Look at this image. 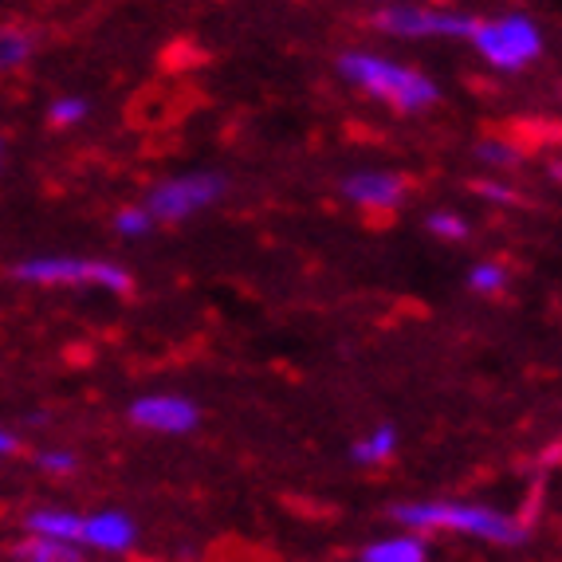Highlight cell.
Instances as JSON below:
<instances>
[{
  "instance_id": "cell-1",
  "label": "cell",
  "mask_w": 562,
  "mask_h": 562,
  "mask_svg": "<svg viewBox=\"0 0 562 562\" xmlns=\"http://www.w3.org/2000/svg\"><path fill=\"white\" fill-rule=\"evenodd\" d=\"M338 76L362 94H370V99L394 106L402 114H422L441 99V87L432 83L425 71H417V67L402 64L394 56H382V52H366V47L338 56Z\"/></svg>"
},
{
  "instance_id": "cell-2",
  "label": "cell",
  "mask_w": 562,
  "mask_h": 562,
  "mask_svg": "<svg viewBox=\"0 0 562 562\" xmlns=\"http://www.w3.org/2000/svg\"><path fill=\"white\" fill-rule=\"evenodd\" d=\"M390 516L409 531H460L476 535L487 543H507L516 547L527 539V527L519 519L504 516L496 507L484 504H452V499H425V504H397Z\"/></svg>"
},
{
  "instance_id": "cell-3",
  "label": "cell",
  "mask_w": 562,
  "mask_h": 562,
  "mask_svg": "<svg viewBox=\"0 0 562 562\" xmlns=\"http://www.w3.org/2000/svg\"><path fill=\"white\" fill-rule=\"evenodd\" d=\"M20 283L32 288H94L126 295L131 291V272L111 260H87V256H29L12 268Z\"/></svg>"
},
{
  "instance_id": "cell-4",
  "label": "cell",
  "mask_w": 562,
  "mask_h": 562,
  "mask_svg": "<svg viewBox=\"0 0 562 562\" xmlns=\"http://www.w3.org/2000/svg\"><path fill=\"white\" fill-rule=\"evenodd\" d=\"M469 44L484 64L499 71H524L543 56V29L524 12H504V16L476 20Z\"/></svg>"
},
{
  "instance_id": "cell-5",
  "label": "cell",
  "mask_w": 562,
  "mask_h": 562,
  "mask_svg": "<svg viewBox=\"0 0 562 562\" xmlns=\"http://www.w3.org/2000/svg\"><path fill=\"white\" fill-rule=\"evenodd\" d=\"M374 29L397 40H469L476 20L460 9H445V4H382L374 12Z\"/></svg>"
},
{
  "instance_id": "cell-6",
  "label": "cell",
  "mask_w": 562,
  "mask_h": 562,
  "mask_svg": "<svg viewBox=\"0 0 562 562\" xmlns=\"http://www.w3.org/2000/svg\"><path fill=\"white\" fill-rule=\"evenodd\" d=\"M225 198V178L221 173H181V178H166L150 189L146 209H150L154 221H186V216L201 213L213 201Z\"/></svg>"
},
{
  "instance_id": "cell-7",
  "label": "cell",
  "mask_w": 562,
  "mask_h": 562,
  "mask_svg": "<svg viewBox=\"0 0 562 562\" xmlns=\"http://www.w3.org/2000/svg\"><path fill=\"white\" fill-rule=\"evenodd\" d=\"M131 422L146 432H166V437H178V432L198 429L201 413L189 397L178 394H146L131 405Z\"/></svg>"
},
{
  "instance_id": "cell-8",
  "label": "cell",
  "mask_w": 562,
  "mask_h": 562,
  "mask_svg": "<svg viewBox=\"0 0 562 562\" xmlns=\"http://www.w3.org/2000/svg\"><path fill=\"white\" fill-rule=\"evenodd\" d=\"M342 193L347 201L362 209H374V213H385V209H397L405 201V181L390 169H358L342 181Z\"/></svg>"
},
{
  "instance_id": "cell-9",
  "label": "cell",
  "mask_w": 562,
  "mask_h": 562,
  "mask_svg": "<svg viewBox=\"0 0 562 562\" xmlns=\"http://www.w3.org/2000/svg\"><path fill=\"white\" fill-rule=\"evenodd\" d=\"M83 551H103V554H126L138 543V527L122 512H94L83 516V531H79Z\"/></svg>"
},
{
  "instance_id": "cell-10",
  "label": "cell",
  "mask_w": 562,
  "mask_h": 562,
  "mask_svg": "<svg viewBox=\"0 0 562 562\" xmlns=\"http://www.w3.org/2000/svg\"><path fill=\"white\" fill-rule=\"evenodd\" d=\"M29 535H44V539H67V543H79V531H83V516H76L71 507H59V504H47L29 512L24 519ZM83 547V543H79Z\"/></svg>"
},
{
  "instance_id": "cell-11",
  "label": "cell",
  "mask_w": 562,
  "mask_h": 562,
  "mask_svg": "<svg viewBox=\"0 0 562 562\" xmlns=\"http://www.w3.org/2000/svg\"><path fill=\"white\" fill-rule=\"evenodd\" d=\"M16 562H83V547L67 543V539H44V535H29L12 547Z\"/></svg>"
},
{
  "instance_id": "cell-12",
  "label": "cell",
  "mask_w": 562,
  "mask_h": 562,
  "mask_svg": "<svg viewBox=\"0 0 562 562\" xmlns=\"http://www.w3.org/2000/svg\"><path fill=\"white\" fill-rule=\"evenodd\" d=\"M362 562H429V551H425L422 539L405 535H390V539H378L362 551Z\"/></svg>"
},
{
  "instance_id": "cell-13",
  "label": "cell",
  "mask_w": 562,
  "mask_h": 562,
  "mask_svg": "<svg viewBox=\"0 0 562 562\" xmlns=\"http://www.w3.org/2000/svg\"><path fill=\"white\" fill-rule=\"evenodd\" d=\"M394 449H397L394 425H378V429H370L362 441L350 449V460H355V464H362V469H374V464H382V460L394 457Z\"/></svg>"
},
{
  "instance_id": "cell-14",
  "label": "cell",
  "mask_w": 562,
  "mask_h": 562,
  "mask_svg": "<svg viewBox=\"0 0 562 562\" xmlns=\"http://www.w3.org/2000/svg\"><path fill=\"white\" fill-rule=\"evenodd\" d=\"M32 56H36V40H32L29 32L0 29V76H4V71H16V67H24Z\"/></svg>"
},
{
  "instance_id": "cell-15",
  "label": "cell",
  "mask_w": 562,
  "mask_h": 562,
  "mask_svg": "<svg viewBox=\"0 0 562 562\" xmlns=\"http://www.w3.org/2000/svg\"><path fill=\"white\" fill-rule=\"evenodd\" d=\"M87 114H91V103H87L83 94H59V99H52V106H47V122H52L56 131H71V126L87 122Z\"/></svg>"
},
{
  "instance_id": "cell-16",
  "label": "cell",
  "mask_w": 562,
  "mask_h": 562,
  "mask_svg": "<svg viewBox=\"0 0 562 562\" xmlns=\"http://www.w3.org/2000/svg\"><path fill=\"white\" fill-rule=\"evenodd\" d=\"M154 225H158V221H154L146 205H131L114 213V228H119V236H126V240H138V236H146Z\"/></svg>"
},
{
  "instance_id": "cell-17",
  "label": "cell",
  "mask_w": 562,
  "mask_h": 562,
  "mask_svg": "<svg viewBox=\"0 0 562 562\" xmlns=\"http://www.w3.org/2000/svg\"><path fill=\"white\" fill-rule=\"evenodd\" d=\"M32 464H36L44 476H71V472L79 469V457L71 449H40L36 457H32Z\"/></svg>"
},
{
  "instance_id": "cell-18",
  "label": "cell",
  "mask_w": 562,
  "mask_h": 562,
  "mask_svg": "<svg viewBox=\"0 0 562 562\" xmlns=\"http://www.w3.org/2000/svg\"><path fill=\"white\" fill-rule=\"evenodd\" d=\"M469 288L480 291V295H496V291L507 288V268L504 263H492V260L476 263V268L469 272Z\"/></svg>"
},
{
  "instance_id": "cell-19",
  "label": "cell",
  "mask_w": 562,
  "mask_h": 562,
  "mask_svg": "<svg viewBox=\"0 0 562 562\" xmlns=\"http://www.w3.org/2000/svg\"><path fill=\"white\" fill-rule=\"evenodd\" d=\"M476 158L487 161V166H516L519 150L512 146V142H504V138H484L476 146Z\"/></svg>"
},
{
  "instance_id": "cell-20",
  "label": "cell",
  "mask_w": 562,
  "mask_h": 562,
  "mask_svg": "<svg viewBox=\"0 0 562 562\" xmlns=\"http://www.w3.org/2000/svg\"><path fill=\"white\" fill-rule=\"evenodd\" d=\"M425 225H429L432 236H441V240H464L469 236V221L457 213H432Z\"/></svg>"
},
{
  "instance_id": "cell-21",
  "label": "cell",
  "mask_w": 562,
  "mask_h": 562,
  "mask_svg": "<svg viewBox=\"0 0 562 562\" xmlns=\"http://www.w3.org/2000/svg\"><path fill=\"white\" fill-rule=\"evenodd\" d=\"M480 193H484L487 201H512V189L507 186H496V181H480Z\"/></svg>"
},
{
  "instance_id": "cell-22",
  "label": "cell",
  "mask_w": 562,
  "mask_h": 562,
  "mask_svg": "<svg viewBox=\"0 0 562 562\" xmlns=\"http://www.w3.org/2000/svg\"><path fill=\"white\" fill-rule=\"evenodd\" d=\"M20 449V441H16V432H9V429H0V457H12V452Z\"/></svg>"
},
{
  "instance_id": "cell-23",
  "label": "cell",
  "mask_w": 562,
  "mask_h": 562,
  "mask_svg": "<svg viewBox=\"0 0 562 562\" xmlns=\"http://www.w3.org/2000/svg\"><path fill=\"white\" fill-rule=\"evenodd\" d=\"M4 154H9V146H4V134H0V166H4Z\"/></svg>"
}]
</instances>
